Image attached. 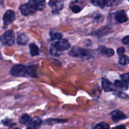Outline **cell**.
I'll return each mask as SVG.
<instances>
[{
    "mask_svg": "<svg viewBox=\"0 0 129 129\" xmlns=\"http://www.w3.org/2000/svg\"><path fill=\"white\" fill-rule=\"evenodd\" d=\"M11 73L15 77H26L33 74L32 71L30 69V68H28L22 64L13 66L11 69Z\"/></svg>",
    "mask_w": 129,
    "mask_h": 129,
    "instance_id": "6da1fadb",
    "label": "cell"
},
{
    "mask_svg": "<svg viewBox=\"0 0 129 129\" xmlns=\"http://www.w3.org/2000/svg\"><path fill=\"white\" fill-rule=\"evenodd\" d=\"M21 14L25 16L31 15L37 11V6L35 0H31L28 3L22 5L20 8Z\"/></svg>",
    "mask_w": 129,
    "mask_h": 129,
    "instance_id": "7a4b0ae2",
    "label": "cell"
},
{
    "mask_svg": "<svg viewBox=\"0 0 129 129\" xmlns=\"http://www.w3.org/2000/svg\"><path fill=\"white\" fill-rule=\"evenodd\" d=\"M0 41L4 45L12 46L15 43V35L13 30H9L5 32L3 35L0 37Z\"/></svg>",
    "mask_w": 129,
    "mask_h": 129,
    "instance_id": "3957f363",
    "label": "cell"
},
{
    "mask_svg": "<svg viewBox=\"0 0 129 129\" xmlns=\"http://www.w3.org/2000/svg\"><path fill=\"white\" fill-rule=\"evenodd\" d=\"M69 54L70 56L74 57H84L89 55L90 52L88 50H87V49H84L83 48L74 46L69 51Z\"/></svg>",
    "mask_w": 129,
    "mask_h": 129,
    "instance_id": "277c9868",
    "label": "cell"
},
{
    "mask_svg": "<svg viewBox=\"0 0 129 129\" xmlns=\"http://www.w3.org/2000/svg\"><path fill=\"white\" fill-rule=\"evenodd\" d=\"M54 45L57 48L58 50L60 52L63 51L68 50L70 48L71 46L69 42L66 39H60L58 41H57L54 44Z\"/></svg>",
    "mask_w": 129,
    "mask_h": 129,
    "instance_id": "5b68a950",
    "label": "cell"
},
{
    "mask_svg": "<svg viewBox=\"0 0 129 129\" xmlns=\"http://www.w3.org/2000/svg\"><path fill=\"white\" fill-rule=\"evenodd\" d=\"M15 14L12 10H8L3 16V23L5 26H7L9 24L15 20Z\"/></svg>",
    "mask_w": 129,
    "mask_h": 129,
    "instance_id": "8992f818",
    "label": "cell"
},
{
    "mask_svg": "<svg viewBox=\"0 0 129 129\" xmlns=\"http://www.w3.org/2000/svg\"><path fill=\"white\" fill-rule=\"evenodd\" d=\"M42 124V121L41 119L38 116L34 118L30 121V122L28 123V128H30L31 129H38L41 126Z\"/></svg>",
    "mask_w": 129,
    "mask_h": 129,
    "instance_id": "52a82bcc",
    "label": "cell"
},
{
    "mask_svg": "<svg viewBox=\"0 0 129 129\" xmlns=\"http://www.w3.org/2000/svg\"><path fill=\"white\" fill-rule=\"evenodd\" d=\"M102 87L106 92L113 91L116 90V87L115 86V85H113L112 82H110L108 79L105 78H103L102 80Z\"/></svg>",
    "mask_w": 129,
    "mask_h": 129,
    "instance_id": "ba28073f",
    "label": "cell"
},
{
    "mask_svg": "<svg viewBox=\"0 0 129 129\" xmlns=\"http://www.w3.org/2000/svg\"><path fill=\"white\" fill-rule=\"evenodd\" d=\"M111 116H112V120L114 121H118L120 120L126 118L125 115L119 110H115V111H112L111 113Z\"/></svg>",
    "mask_w": 129,
    "mask_h": 129,
    "instance_id": "9c48e42d",
    "label": "cell"
},
{
    "mask_svg": "<svg viewBox=\"0 0 129 129\" xmlns=\"http://www.w3.org/2000/svg\"><path fill=\"white\" fill-rule=\"evenodd\" d=\"M49 5H50L52 6V8L53 13H58L62 10V8L63 7L62 2L59 1H56L52 0L49 3Z\"/></svg>",
    "mask_w": 129,
    "mask_h": 129,
    "instance_id": "30bf717a",
    "label": "cell"
},
{
    "mask_svg": "<svg viewBox=\"0 0 129 129\" xmlns=\"http://www.w3.org/2000/svg\"><path fill=\"white\" fill-rule=\"evenodd\" d=\"M98 51H99L101 54L107 57L112 56L114 54V51L113 49L107 48L105 46H102L98 48Z\"/></svg>",
    "mask_w": 129,
    "mask_h": 129,
    "instance_id": "8fae6325",
    "label": "cell"
},
{
    "mask_svg": "<svg viewBox=\"0 0 129 129\" xmlns=\"http://www.w3.org/2000/svg\"><path fill=\"white\" fill-rule=\"evenodd\" d=\"M115 18L117 22L119 23L125 22L127 20V16L123 11H118L116 13Z\"/></svg>",
    "mask_w": 129,
    "mask_h": 129,
    "instance_id": "7c38bea8",
    "label": "cell"
},
{
    "mask_svg": "<svg viewBox=\"0 0 129 129\" xmlns=\"http://www.w3.org/2000/svg\"><path fill=\"white\" fill-rule=\"evenodd\" d=\"M28 37L25 34H21L18 36L17 42L20 45H26L28 42Z\"/></svg>",
    "mask_w": 129,
    "mask_h": 129,
    "instance_id": "4fadbf2b",
    "label": "cell"
},
{
    "mask_svg": "<svg viewBox=\"0 0 129 129\" xmlns=\"http://www.w3.org/2000/svg\"><path fill=\"white\" fill-rule=\"evenodd\" d=\"M114 85L116 87V88L123 90V91L127 90V89H128V85H127L125 82H123V80H115V82Z\"/></svg>",
    "mask_w": 129,
    "mask_h": 129,
    "instance_id": "5bb4252c",
    "label": "cell"
},
{
    "mask_svg": "<svg viewBox=\"0 0 129 129\" xmlns=\"http://www.w3.org/2000/svg\"><path fill=\"white\" fill-rule=\"evenodd\" d=\"M29 48H30V52L31 56H37L39 54V48H38L37 46L35 44L31 43L29 46Z\"/></svg>",
    "mask_w": 129,
    "mask_h": 129,
    "instance_id": "9a60e30c",
    "label": "cell"
},
{
    "mask_svg": "<svg viewBox=\"0 0 129 129\" xmlns=\"http://www.w3.org/2000/svg\"><path fill=\"white\" fill-rule=\"evenodd\" d=\"M31 120L30 118V116L29 115H26V114H24L19 119V121H20V123L21 124H27L30 122V121Z\"/></svg>",
    "mask_w": 129,
    "mask_h": 129,
    "instance_id": "2e32d148",
    "label": "cell"
},
{
    "mask_svg": "<svg viewBox=\"0 0 129 129\" xmlns=\"http://www.w3.org/2000/svg\"><path fill=\"white\" fill-rule=\"evenodd\" d=\"M37 10H43L45 7V2L43 0H35Z\"/></svg>",
    "mask_w": 129,
    "mask_h": 129,
    "instance_id": "e0dca14e",
    "label": "cell"
},
{
    "mask_svg": "<svg viewBox=\"0 0 129 129\" xmlns=\"http://www.w3.org/2000/svg\"><path fill=\"white\" fill-rule=\"evenodd\" d=\"M118 62L122 65H127L129 63V58L125 55L120 56Z\"/></svg>",
    "mask_w": 129,
    "mask_h": 129,
    "instance_id": "ac0fdd59",
    "label": "cell"
},
{
    "mask_svg": "<svg viewBox=\"0 0 129 129\" xmlns=\"http://www.w3.org/2000/svg\"><path fill=\"white\" fill-rule=\"evenodd\" d=\"M50 53L52 54L53 56H59L60 55V53L61 52L59 51V50L57 49V48L55 47V46L54 45V44H53L50 47Z\"/></svg>",
    "mask_w": 129,
    "mask_h": 129,
    "instance_id": "d6986e66",
    "label": "cell"
},
{
    "mask_svg": "<svg viewBox=\"0 0 129 129\" xmlns=\"http://www.w3.org/2000/svg\"><path fill=\"white\" fill-rule=\"evenodd\" d=\"M109 125L107 123L102 122L97 124L94 127V129H109Z\"/></svg>",
    "mask_w": 129,
    "mask_h": 129,
    "instance_id": "ffe728a7",
    "label": "cell"
},
{
    "mask_svg": "<svg viewBox=\"0 0 129 129\" xmlns=\"http://www.w3.org/2000/svg\"><path fill=\"white\" fill-rule=\"evenodd\" d=\"M50 37L52 40H55V39H59L60 40L62 37V35L60 33L55 32V33H52L50 34Z\"/></svg>",
    "mask_w": 129,
    "mask_h": 129,
    "instance_id": "44dd1931",
    "label": "cell"
},
{
    "mask_svg": "<svg viewBox=\"0 0 129 129\" xmlns=\"http://www.w3.org/2000/svg\"><path fill=\"white\" fill-rule=\"evenodd\" d=\"M120 78L122 79V80H123V82H125L127 85H129V73H124V74H122L120 75Z\"/></svg>",
    "mask_w": 129,
    "mask_h": 129,
    "instance_id": "7402d4cb",
    "label": "cell"
},
{
    "mask_svg": "<svg viewBox=\"0 0 129 129\" xmlns=\"http://www.w3.org/2000/svg\"><path fill=\"white\" fill-rule=\"evenodd\" d=\"M115 94L117 96H118V97L121 99H127L128 98V96H127L126 94L123 93V92H120V91H117V92H115Z\"/></svg>",
    "mask_w": 129,
    "mask_h": 129,
    "instance_id": "603a6c76",
    "label": "cell"
},
{
    "mask_svg": "<svg viewBox=\"0 0 129 129\" xmlns=\"http://www.w3.org/2000/svg\"><path fill=\"white\" fill-rule=\"evenodd\" d=\"M94 4L102 8H103L105 6H106L105 0H94Z\"/></svg>",
    "mask_w": 129,
    "mask_h": 129,
    "instance_id": "cb8c5ba5",
    "label": "cell"
},
{
    "mask_svg": "<svg viewBox=\"0 0 129 129\" xmlns=\"http://www.w3.org/2000/svg\"><path fill=\"white\" fill-rule=\"evenodd\" d=\"M71 10L74 13H78L81 11V8L79 7V6H78V5H74V6H72Z\"/></svg>",
    "mask_w": 129,
    "mask_h": 129,
    "instance_id": "d4e9b609",
    "label": "cell"
},
{
    "mask_svg": "<svg viewBox=\"0 0 129 129\" xmlns=\"http://www.w3.org/2000/svg\"><path fill=\"white\" fill-rule=\"evenodd\" d=\"M125 52V48H123V47H120V48H119L117 49V53H118L120 56L123 55V53H124Z\"/></svg>",
    "mask_w": 129,
    "mask_h": 129,
    "instance_id": "484cf974",
    "label": "cell"
},
{
    "mask_svg": "<svg viewBox=\"0 0 129 129\" xmlns=\"http://www.w3.org/2000/svg\"><path fill=\"white\" fill-rule=\"evenodd\" d=\"M122 42L124 44H129V35L126 36L122 39Z\"/></svg>",
    "mask_w": 129,
    "mask_h": 129,
    "instance_id": "4316f807",
    "label": "cell"
},
{
    "mask_svg": "<svg viewBox=\"0 0 129 129\" xmlns=\"http://www.w3.org/2000/svg\"><path fill=\"white\" fill-rule=\"evenodd\" d=\"M115 0H105L106 5H108V6H111V5H113V3L115 2Z\"/></svg>",
    "mask_w": 129,
    "mask_h": 129,
    "instance_id": "83f0119b",
    "label": "cell"
},
{
    "mask_svg": "<svg viewBox=\"0 0 129 129\" xmlns=\"http://www.w3.org/2000/svg\"><path fill=\"white\" fill-rule=\"evenodd\" d=\"M26 129H31V128H27Z\"/></svg>",
    "mask_w": 129,
    "mask_h": 129,
    "instance_id": "f1b7e54d",
    "label": "cell"
},
{
    "mask_svg": "<svg viewBox=\"0 0 129 129\" xmlns=\"http://www.w3.org/2000/svg\"><path fill=\"white\" fill-rule=\"evenodd\" d=\"M14 129H20V128H14Z\"/></svg>",
    "mask_w": 129,
    "mask_h": 129,
    "instance_id": "f546056e",
    "label": "cell"
},
{
    "mask_svg": "<svg viewBox=\"0 0 129 129\" xmlns=\"http://www.w3.org/2000/svg\"><path fill=\"white\" fill-rule=\"evenodd\" d=\"M125 129H126V128H125Z\"/></svg>",
    "mask_w": 129,
    "mask_h": 129,
    "instance_id": "4dcf8cb0",
    "label": "cell"
},
{
    "mask_svg": "<svg viewBox=\"0 0 129 129\" xmlns=\"http://www.w3.org/2000/svg\"><path fill=\"white\" fill-rule=\"evenodd\" d=\"M128 1H129V0H128Z\"/></svg>",
    "mask_w": 129,
    "mask_h": 129,
    "instance_id": "1f68e13d",
    "label": "cell"
}]
</instances>
